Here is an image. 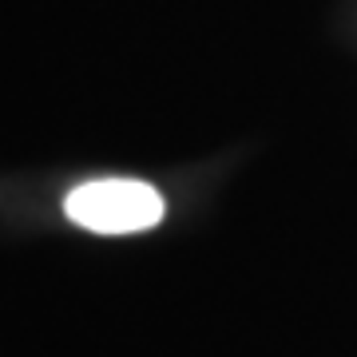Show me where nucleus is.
<instances>
[{
  "mask_svg": "<svg viewBox=\"0 0 357 357\" xmlns=\"http://www.w3.org/2000/svg\"><path fill=\"white\" fill-rule=\"evenodd\" d=\"M68 218L96 234H139L163 218V195L139 178H96L64 199Z\"/></svg>",
  "mask_w": 357,
  "mask_h": 357,
  "instance_id": "obj_1",
  "label": "nucleus"
}]
</instances>
